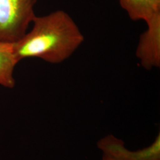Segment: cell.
<instances>
[{
    "mask_svg": "<svg viewBox=\"0 0 160 160\" xmlns=\"http://www.w3.org/2000/svg\"><path fill=\"white\" fill-rule=\"evenodd\" d=\"M32 28L13 43L18 62L36 58L52 64L62 63L81 46L84 37L78 26L67 12L57 10L35 16Z\"/></svg>",
    "mask_w": 160,
    "mask_h": 160,
    "instance_id": "cell-1",
    "label": "cell"
},
{
    "mask_svg": "<svg viewBox=\"0 0 160 160\" xmlns=\"http://www.w3.org/2000/svg\"><path fill=\"white\" fill-rule=\"evenodd\" d=\"M38 0H0V42L14 43L28 32Z\"/></svg>",
    "mask_w": 160,
    "mask_h": 160,
    "instance_id": "cell-2",
    "label": "cell"
},
{
    "mask_svg": "<svg viewBox=\"0 0 160 160\" xmlns=\"http://www.w3.org/2000/svg\"><path fill=\"white\" fill-rule=\"evenodd\" d=\"M97 147L104 155L114 160H160V133L153 143L138 151L128 149L122 140L112 135L102 138Z\"/></svg>",
    "mask_w": 160,
    "mask_h": 160,
    "instance_id": "cell-3",
    "label": "cell"
},
{
    "mask_svg": "<svg viewBox=\"0 0 160 160\" xmlns=\"http://www.w3.org/2000/svg\"><path fill=\"white\" fill-rule=\"evenodd\" d=\"M136 55L146 69L160 67V24L147 26L139 38Z\"/></svg>",
    "mask_w": 160,
    "mask_h": 160,
    "instance_id": "cell-4",
    "label": "cell"
},
{
    "mask_svg": "<svg viewBox=\"0 0 160 160\" xmlns=\"http://www.w3.org/2000/svg\"><path fill=\"white\" fill-rule=\"evenodd\" d=\"M121 7L132 20L143 21L147 26L160 24V0H119Z\"/></svg>",
    "mask_w": 160,
    "mask_h": 160,
    "instance_id": "cell-5",
    "label": "cell"
},
{
    "mask_svg": "<svg viewBox=\"0 0 160 160\" xmlns=\"http://www.w3.org/2000/svg\"><path fill=\"white\" fill-rule=\"evenodd\" d=\"M18 62L13 51V43L0 42V85L10 88L14 87V72Z\"/></svg>",
    "mask_w": 160,
    "mask_h": 160,
    "instance_id": "cell-6",
    "label": "cell"
},
{
    "mask_svg": "<svg viewBox=\"0 0 160 160\" xmlns=\"http://www.w3.org/2000/svg\"><path fill=\"white\" fill-rule=\"evenodd\" d=\"M102 160H113V159H112L111 158H110L109 157H108V156H106V155H103V159Z\"/></svg>",
    "mask_w": 160,
    "mask_h": 160,
    "instance_id": "cell-7",
    "label": "cell"
}]
</instances>
